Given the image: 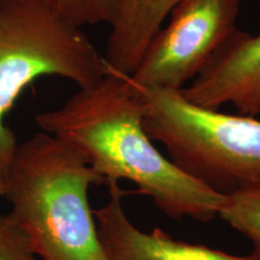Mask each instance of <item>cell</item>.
<instances>
[{
  "label": "cell",
  "instance_id": "cell-1",
  "mask_svg": "<svg viewBox=\"0 0 260 260\" xmlns=\"http://www.w3.org/2000/svg\"><path fill=\"white\" fill-rule=\"evenodd\" d=\"M35 122L74 148L104 183L132 182L170 218L206 223L218 217L225 197L158 151L144 128L141 100L128 75L107 69L60 107L38 113Z\"/></svg>",
  "mask_w": 260,
  "mask_h": 260
},
{
  "label": "cell",
  "instance_id": "cell-12",
  "mask_svg": "<svg viewBox=\"0 0 260 260\" xmlns=\"http://www.w3.org/2000/svg\"><path fill=\"white\" fill-rule=\"evenodd\" d=\"M5 194V170L0 167V199L4 198Z\"/></svg>",
  "mask_w": 260,
  "mask_h": 260
},
{
  "label": "cell",
  "instance_id": "cell-4",
  "mask_svg": "<svg viewBox=\"0 0 260 260\" xmlns=\"http://www.w3.org/2000/svg\"><path fill=\"white\" fill-rule=\"evenodd\" d=\"M106 71L103 54L53 0H0V167L18 145L5 117L29 84L57 76L84 88Z\"/></svg>",
  "mask_w": 260,
  "mask_h": 260
},
{
  "label": "cell",
  "instance_id": "cell-7",
  "mask_svg": "<svg viewBox=\"0 0 260 260\" xmlns=\"http://www.w3.org/2000/svg\"><path fill=\"white\" fill-rule=\"evenodd\" d=\"M109 200L94 210L106 260H260V251L234 255L204 245L174 239L159 228L144 232L130 220L123 207L126 194L117 182L107 183Z\"/></svg>",
  "mask_w": 260,
  "mask_h": 260
},
{
  "label": "cell",
  "instance_id": "cell-3",
  "mask_svg": "<svg viewBox=\"0 0 260 260\" xmlns=\"http://www.w3.org/2000/svg\"><path fill=\"white\" fill-rule=\"evenodd\" d=\"M133 86L146 133L178 169L224 197L260 183L259 119L194 105L181 90Z\"/></svg>",
  "mask_w": 260,
  "mask_h": 260
},
{
  "label": "cell",
  "instance_id": "cell-11",
  "mask_svg": "<svg viewBox=\"0 0 260 260\" xmlns=\"http://www.w3.org/2000/svg\"><path fill=\"white\" fill-rule=\"evenodd\" d=\"M0 260H40L9 214H0Z\"/></svg>",
  "mask_w": 260,
  "mask_h": 260
},
{
  "label": "cell",
  "instance_id": "cell-9",
  "mask_svg": "<svg viewBox=\"0 0 260 260\" xmlns=\"http://www.w3.org/2000/svg\"><path fill=\"white\" fill-rule=\"evenodd\" d=\"M218 217L260 251V183L226 195Z\"/></svg>",
  "mask_w": 260,
  "mask_h": 260
},
{
  "label": "cell",
  "instance_id": "cell-6",
  "mask_svg": "<svg viewBox=\"0 0 260 260\" xmlns=\"http://www.w3.org/2000/svg\"><path fill=\"white\" fill-rule=\"evenodd\" d=\"M181 93L206 109L233 104L240 115H260V34L236 29Z\"/></svg>",
  "mask_w": 260,
  "mask_h": 260
},
{
  "label": "cell",
  "instance_id": "cell-8",
  "mask_svg": "<svg viewBox=\"0 0 260 260\" xmlns=\"http://www.w3.org/2000/svg\"><path fill=\"white\" fill-rule=\"evenodd\" d=\"M180 0H121L103 57L107 69L130 75Z\"/></svg>",
  "mask_w": 260,
  "mask_h": 260
},
{
  "label": "cell",
  "instance_id": "cell-10",
  "mask_svg": "<svg viewBox=\"0 0 260 260\" xmlns=\"http://www.w3.org/2000/svg\"><path fill=\"white\" fill-rule=\"evenodd\" d=\"M58 10L75 24L106 23L111 25L118 14L121 0H53Z\"/></svg>",
  "mask_w": 260,
  "mask_h": 260
},
{
  "label": "cell",
  "instance_id": "cell-2",
  "mask_svg": "<svg viewBox=\"0 0 260 260\" xmlns=\"http://www.w3.org/2000/svg\"><path fill=\"white\" fill-rule=\"evenodd\" d=\"M103 183L74 148L41 130L17 145L5 170L9 217L40 260H106L88 198Z\"/></svg>",
  "mask_w": 260,
  "mask_h": 260
},
{
  "label": "cell",
  "instance_id": "cell-5",
  "mask_svg": "<svg viewBox=\"0 0 260 260\" xmlns=\"http://www.w3.org/2000/svg\"><path fill=\"white\" fill-rule=\"evenodd\" d=\"M239 10L240 0H180L128 75L130 81L142 88L183 89L236 30Z\"/></svg>",
  "mask_w": 260,
  "mask_h": 260
}]
</instances>
